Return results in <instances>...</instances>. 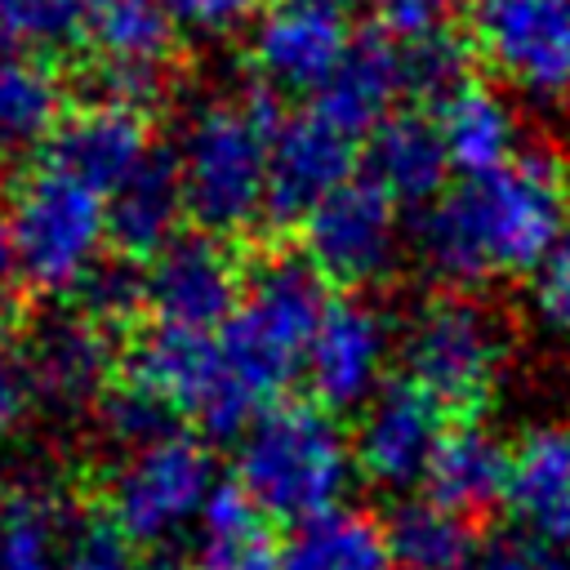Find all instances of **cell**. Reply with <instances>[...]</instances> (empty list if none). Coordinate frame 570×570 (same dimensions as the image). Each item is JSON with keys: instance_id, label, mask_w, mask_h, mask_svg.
Returning <instances> with one entry per match:
<instances>
[{"instance_id": "cell-37", "label": "cell", "mask_w": 570, "mask_h": 570, "mask_svg": "<svg viewBox=\"0 0 570 570\" xmlns=\"http://www.w3.org/2000/svg\"><path fill=\"white\" fill-rule=\"evenodd\" d=\"M9 276H13V240H9V214H4V200H0V289H4Z\"/></svg>"}, {"instance_id": "cell-21", "label": "cell", "mask_w": 570, "mask_h": 570, "mask_svg": "<svg viewBox=\"0 0 570 570\" xmlns=\"http://www.w3.org/2000/svg\"><path fill=\"white\" fill-rule=\"evenodd\" d=\"M62 111H67L62 67L36 53L0 49V183H9L45 151Z\"/></svg>"}, {"instance_id": "cell-28", "label": "cell", "mask_w": 570, "mask_h": 570, "mask_svg": "<svg viewBox=\"0 0 570 570\" xmlns=\"http://www.w3.org/2000/svg\"><path fill=\"white\" fill-rule=\"evenodd\" d=\"M383 534L396 570H472L481 557L476 521H463L428 499L401 503L383 521Z\"/></svg>"}, {"instance_id": "cell-10", "label": "cell", "mask_w": 570, "mask_h": 570, "mask_svg": "<svg viewBox=\"0 0 570 570\" xmlns=\"http://www.w3.org/2000/svg\"><path fill=\"white\" fill-rule=\"evenodd\" d=\"M249 254L240 240H218L196 227H183L147 263V321L218 334L245 294Z\"/></svg>"}, {"instance_id": "cell-6", "label": "cell", "mask_w": 570, "mask_h": 570, "mask_svg": "<svg viewBox=\"0 0 570 570\" xmlns=\"http://www.w3.org/2000/svg\"><path fill=\"white\" fill-rule=\"evenodd\" d=\"M89 485L151 566L183 539L187 525L200 521L218 476L205 436L183 428L174 436L120 454V463L107 476H94Z\"/></svg>"}, {"instance_id": "cell-12", "label": "cell", "mask_w": 570, "mask_h": 570, "mask_svg": "<svg viewBox=\"0 0 570 570\" xmlns=\"http://www.w3.org/2000/svg\"><path fill=\"white\" fill-rule=\"evenodd\" d=\"M347 178H356V138L321 111H289L267 151L263 218L276 232H298Z\"/></svg>"}, {"instance_id": "cell-32", "label": "cell", "mask_w": 570, "mask_h": 570, "mask_svg": "<svg viewBox=\"0 0 570 570\" xmlns=\"http://www.w3.org/2000/svg\"><path fill=\"white\" fill-rule=\"evenodd\" d=\"M463 4H472V0H379L374 27L387 31L396 45H414L436 31H450Z\"/></svg>"}, {"instance_id": "cell-26", "label": "cell", "mask_w": 570, "mask_h": 570, "mask_svg": "<svg viewBox=\"0 0 570 570\" xmlns=\"http://www.w3.org/2000/svg\"><path fill=\"white\" fill-rule=\"evenodd\" d=\"M76 485L27 481L0 499V570H62Z\"/></svg>"}, {"instance_id": "cell-38", "label": "cell", "mask_w": 570, "mask_h": 570, "mask_svg": "<svg viewBox=\"0 0 570 570\" xmlns=\"http://www.w3.org/2000/svg\"><path fill=\"white\" fill-rule=\"evenodd\" d=\"M325 4H338V9H352V0H325Z\"/></svg>"}, {"instance_id": "cell-4", "label": "cell", "mask_w": 570, "mask_h": 570, "mask_svg": "<svg viewBox=\"0 0 570 570\" xmlns=\"http://www.w3.org/2000/svg\"><path fill=\"white\" fill-rule=\"evenodd\" d=\"M352 472L356 459L343 423L307 396H285L245 428L232 481L272 521L303 525L343 508Z\"/></svg>"}, {"instance_id": "cell-13", "label": "cell", "mask_w": 570, "mask_h": 570, "mask_svg": "<svg viewBox=\"0 0 570 570\" xmlns=\"http://www.w3.org/2000/svg\"><path fill=\"white\" fill-rule=\"evenodd\" d=\"M352 45L347 9L325 0H272L249 27L254 80L276 94H321Z\"/></svg>"}, {"instance_id": "cell-33", "label": "cell", "mask_w": 570, "mask_h": 570, "mask_svg": "<svg viewBox=\"0 0 570 570\" xmlns=\"http://www.w3.org/2000/svg\"><path fill=\"white\" fill-rule=\"evenodd\" d=\"M272 0H165L174 27L196 36H227L236 27H254Z\"/></svg>"}, {"instance_id": "cell-14", "label": "cell", "mask_w": 570, "mask_h": 570, "mask_svg": "<svg viewBox=\"0 0 570 570\" xmlns=\"http://www.w3.org/2000/svg\"><path fill=\"white\" fill-rule=\"evenodd\" d=\"M445 428H450V414L419 383L401 374L361 405V419L352 432L356 472H365L374 485H387V490L419 485Z\"/></svg>"}, {"instance_id": "cell-24", "label": "cell", "mask_w": 570, "mask_h": 570, "mask_svg": "<svg viewBox=\"0 0 570 570\" xmlns=\"http://www.w3.org/2000/svg\"><path fill=\"white\" fill-rule=\"evenodd\" d=\"M183 566L187 570H281L276 521L258 512L236 481H218L196 521Z\"/></svg>"}, {"instance_id": "cell-23", "label": "cell", "mask_w": 570, "mask_h": 570, "mask_svg": "<svg viewBox=\"0 0 570 570\" xmlns=\"http://www.w3.org/2000/svg\"><path fill=\"white\" fill-rule=\"evenodd\" d=\"M85 58L125 71H178V27L165 0H85Z\"/></svg>"}, {"instance_id": "cell-1", "label": "cell", "mask_w": 570, "mask_h": 570, "mask_svg": "<svg viewBox=\"0 0 570 570\" xmlns=\"http://www.w3.org/2000/svg\"><path fill=\"white\" fill-rule=\"evenodd\" d=\"M570 232V174L548 151L459 178L419 218V254L450 285L534 272Z\"/></svg>"}, {"instance_id": "cell-31", "label": "cell", "mask_w": 570, "mask_h": 570, "mask_svg": "<svg viewBox=\"0 0 570 570\" xmlns=\"http://www.w3.org/2000/svg\"><path fill=\"white\" fill-rule=\"evenodd\" d=\"M472 40L450 27V31H436L428 40H414V45H401V67H405V94H414L419 102L436 107L441 98H450L459 85H468L472 76Z\"/></svg>"}, {"instance_id": "cell-19", "label": "cell", "mask_w": 570, "mask_h": 570, "mask_svg": "<svg viewBox=\"0 0 570 570\" xmlns=\"http://www.w3.org/2000/svg\"><path fill=\"white\" fill-rule=\"evenodd\" d=\"M365 178L401 205H432L445 191L450 156L428 107H396L365 134Z\"/></svg>"}, {"instance_id": "cell-25", "label": "cell", "mask_w": 570, "mask_h": 570, "mask_svg": "<svg viewBox=\"0 0 570 570\" xmlns=\"http://www.w3.org/2000/svg\"><path fill=\"white\" fill-rule=\"evenodd\" d=\"M428 111H432L436 134L445 142L450 169H459L463 178L490 174L517 156V120L490 85L468 80Z\"/></svg>"}, {"instance_id": "cell-35", "label": "cell", "mask_w": 570, "mask_h": 570, "mask_svg": "<svg viewBox=\"0 0 570 570\" xmlns=\"http://www.w3.org/2000/svg\"><path fill=\"white\" fill-rule=\"evenodd\" d=\"M31 405H36V392H31V379L22 370L18 347L9 338V343H0V436L13 432L31 414Z\"/></svg>"}, {"instance_id": "cell-8", "label": "cell", "mask_w": 570, "mask_h": 570, "mask_svg": "<svg viewBox=\"0 0 570 570\" xmlns=\"http://www.w3.org/2000/svg\"><path fill=\"white\" fill-rule=\"evenodd\" d=\"M36 401L53 410H94L120 365V343L67 298H36L13 334Z\"/></svg>"}, {"instance_id": "cell-36", "label": "cell", "mask_w": 570, "mask_h": 570, "mask_svg": "<svg viewBox=\"0 0 570 570\" xmlns=\"http://www.w3.org/2000/svg\"><path fill=\"white\" fill-rule=\"evenodd\" d=\"M472 570H570V566L539 543H503V548L481 552Z\"/></svg>"}, {"instance_id": "cell-16", "label": "cell", "mask_w": 570, "mask_h": 570, "mask_svg": "<svg viewBox=\"0 0 570 570\" xmlns=\"http://www.w3.org/2000/svg\"><path fill=\"white\" fill-rule=\"evenodd\" d=\"M151 129H156V116H147L138 107L67 102L40 160L80 178L98 196H111L134 174V165L151 151Z\"/></svg>"}, {"instance_id": "cell-18", "label": "cell", "mask_w": 570, "mask_h": 570, "mask_svg": "<svg viewBox=\"0 0 570 570\" xmlns=\"http://www.w3.org/2000/svg\"><path fill=\"white\" fill-rule=\"evenodd\" d=\"M401 94H405L401 45L370 22V27L352 31L347 53L334 67V76L321 85V94L312 98V111H321L343 134L361 138L396 111Z\"/></svg>"}, {"instance_id": "cell-3", "label": "cell", "mask_w": 570, "mask_h": 570, "mask_svg": "<svg viewBox=\"0 0 570 570\" xmlns=\"http://www.w3.org/2000/svg\"><path fill=\"white\" fill-rule=\"evenodd\" d=\"M289 111L267 85H245L232 98L196 107L183 129L178 174L187 223L218 240H240L263 218L272 134Z\"/></svg>"}, {"instance_id": "cell-29", "label": "cell", "mask_w": 570, "mask_h": 570, "mask_svg": "<svg viewBox=\"0 0 570 570\" xmlns=\"http://www.w3.org/2000/svg\"><path fill=\"white\" fill-rule=\"evenodd\" d=\"M80 45L85 0H0V49L67 62Z\"/></svg>"}, {"instance_id": "cell-5", "label": "cell", "mask_w": 570, "mask_h": 570, "mask_svg": "<svg viewBox=\"0 0 570 570\" xmlns=\"http://www.w3.org/2000/svg\"><path fill=\"white\" fill-rule=\"evenodd\" d=\"M0 200L9 214L18 285L36 298H62L102 254V196L36 156L0 183Z\"/></svg>"}, {"instance_id": "cell-15", "label": "cell", "mask_w": 570, "mask_h": 570, "mask_svg": "<svg viewBox=\"0 0 570 570\" xmlns=\"http://www.w3.org/2000/svg\"><path fill=\"white\" fill-rule=\"evenodd\" d=\"M392 334L387 321L361 303V298H330L316 338L303 361L307 401L330 410L334 419L343 410H361L383 387V361H387Z\"/></svg>"}, {"instance_id": "cell-34", "label": "cell", "mask_w": 570, "mask_h": 570, "mask_svg": "<svg viewBox=\"0 0 570 570\" xmlns=\"http://www.w3.org/2000/svg\"><path fill=\"white\" fill-rule=\"evenodd\" d=\"M530 298H534V307L548 325L570 330V232L530 272Z\"/></svg>"}, {"instance_id": "cell-27", "label": "cell", "mask_w": 570, "mask_h": 570, "mask_svg": "<svg viewBox=\"0 0 570 570\" xmlns=\"http://www.w3.org/2000/svg\"><path fill=\"white\" fill-rule=\"evenodd\" d=\"M281 570H396L387 534L356 508H334L281 539Z\"/></svg>"}, {"instance_id": "cell-11", "label": "cell", "mask_w": 570, "mask_h": 570, "mask_svg": "<svg viewBox=\"0 0 570 570\" xmlns=\"http://www.w3.org/2000/svg\"><path fill=\"white\" fill-rule=\"evenodd\" d=\"M396 232H401L396 200L379 191L365 174H356L298 227V249L321 272L325 285L356 289L392 267Z\"/></svg>"}, {"instance_id": "cell-2", "label": "cell", "mask_w": 570, "mask_h": 570, "mask_svg": "<svg viewBox=\"0 0 570 570\" xmlns=\"http://www.w3.org/2000/svg\"><path fill=\"white\" fill-rule=\"evenodd\" d=\"M330 285L303 258V249L272 245L249 254L245 294L232 321L218 330L223 356V414L214 441L245 436V428L303 379L307 347L330 307Z\"/></svg>"}, {"instance_id": "cell-22", "label": "cell", "mask_w": 570, "mask_h": 570, "mask_svg": "<svg viewBox=\"0 0 570 570\" xmlns=\"http://www.w3.org/2000/svg\"><path fill=\"white\" fill-rule=\"evenodd\" d=\"M503 508L539 539H570V428H534L512 445Z\"/></svg>"}, {"instance_id": "cell-9", "label": "cell", "mask_w": 570, "mask_h": 570, "mask_svg": "<svg viewBox=\"0 0 570 570\" xmlns=\"http://www.w3.org/2000/svg\"><path fill=\"white\" fill-rule=\"evenodd\" d=\"M472 53L534 98L570 94V0H472Z\"/></svg>"}, {"instance_id": "cell-17", "label": "cell", "mask_w": 570, "mask_h": 570, "mask_svg": "<svg viewBox=\"0 0 570 570\" xmlns=\"http://www.w3.org/2000/svg\"><path fill=\"white\" fill-rule=\"evenodd\" d=\"M187 223L178 151L151 142V151L134 165V174L107 196L102 214V249L129 263H151Z\"/></svg>"}, {"instance_id": "cell-30", "label": "cell", "mask_w": 570, "mask_h": 570, "mask_svg": "<svg viewBox=\"0 0 570 570\" xmlns=\"http://www.w3.org/2000/svg\"><path fill=\"white\" fill-rule=\"evenodd\" d=\"M62 570H147V557L120 530V521L102 508L94 485H76L67 534H62Z\"/></svg>"}, {"instance_id": "cell-7", "label": "cell", "mask_w": 570, "mask_h": 570, "mask_svg": "<svg viewBox=\"0 0 570 570\" xmlns=\"http://www.w3.org/2000/svg\"><path fill=\"white\" fill-rule=\"evenodd\" d=\"M499 361L503 343L494 321L459 294L432 298L405 334V379L419 383L450 414V423L481 419L499 379Z\"/></svg>"}, {"instance_id": "cell-20", "label": "cell", "mask_w": 570, "mask_h": 570, "mask_svg": "<svg viewBox=\"0 0 570 570\" xmlns=\"http://www.w3.org/2000/svg\"><path fill=\"white\" fill-rule=\"evenodd\" d=\"M508 459L512 450L494 432H485L481 419L450 423L419 481L423 499L463 521H481L508 494Z\"/></svg>"}]
</instances>
